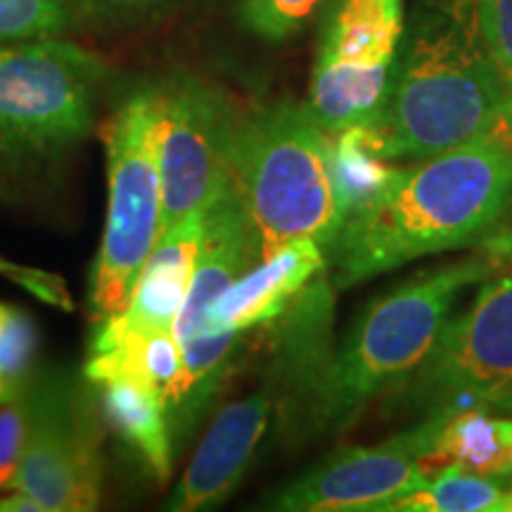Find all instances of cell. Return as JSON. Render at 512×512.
I'll use <instances>...</instances> for the list:
<instances>
[{
    "mask_svg": "<svg viewBox=\"0 0 512 512\" xmlns=\"http://www.w3.org/2000/svg\"><path fill=\"white\" fill-rule=\"evenodd\" d=\"M498 256H510V259H512V247H510V249H505V252H503V254H498Z\"/></svg>",
    "mask_w": 512,
    "mask_h": 512,
    "instance_id": "30",
    "label": "cell"
},
{
    "mask_svg": "<svg viewBox=\"0 0 512 512\" xmlns=\"http://www.w3.org/2000/svg\"><path fill=\"white\" fill-rule=\"evenodd\" d=\"M273 411L275 401L268 392L228 403L209 425L164 508L171 512H197L219 508L228 501L245 477L256 448L271 425Z\"/></svg>",
    "mask_w": 512,
    "mask_h": 512,
    "instance_id": "13",
    "label": "cell"
},
{
    "mask_svg": "<svg viewBox=\"0 0 512 512\" xmlns=\"http://www.w3.org/2000/svg\"><path fill=\"white\" fill-rule=\"evenodd\" d=\"M0 512H48V508L27 491L8 489L0 496Z\"/></svg>",
    "mask_w": 512,
    "mask_h": 512,
    "instance_id": "26",
    "label": "cell"
},
{
    "mask_svg": "<svg viewBox=\"0 0 512 512\" xmlns=\"http://www.w3.org/2000/svg\"><path fill=\"white\" fill-rule=\"evenodd\" d=\"M494 271L496 259L477 256L422 273L373 299L332 351L306 430H344L373 396L392 389L430 354L458 294Z\"/></svg>",
    "mask_w": 512,
    "mask_h": 512,
    "instance_id": "4",
    "label": "cell"
},
{
    "mask_svg": "<svg viewBox=\"0 0 512 512\" xmlns=\"http://www.w3.org/2000/svg\"><path fill=\"white\" fill-rule=\"evenodd\" d=\"M204 209L166 228L147 256L131 299L119 316L98 323L91 351L152 330H174L204 247Z\"/></svg>",
    "mask_w": 512,
    "mask_h": 512,
    "instance_id": "12",
    "label": "cell"
},
{
    "mask_svg": "<svg viewBox=\"0 0 512 512\" xmlns=\"http://www.w3.org/2000/svg\"><path fill=\"white\" fill-rule=\"evenodd\" d=\"M178 0H76V12L105 29H138L174 10Z\"/></svg>",
    "mask_w": 512,
    "mask_h": 512,
    "instance_id": "23",
    "label": "cell"
},
{
    "mask_svg": "<svg viewBox=\"0 0 512 512\" xmlns=\"http://www.w3.org/2000/svg\"><path fill=\"white\" fill-rule=\"evenodd\" d=\"M358 131L382 162L425 159L484 140L512 143L501 81L477 24L415 3L384 107Z\"/></svg>",
    "mask_w": 512,
    "mask_h": 512,
    "instance_id": "2",
    "label": "cell"
},
{
    "mask_svg": "<svg viewBox=\"0 0 512 512\" xmlns=\"http://www.w3.org/2000/svg\"><path fill=\"white\" fill-rule=\"evenodd\" d=\"M31 408H34L31 382L15 399L0 403V491H8L17 477L19 460L29 437Z\"/></svg>",
    "mask_w": 512,
    "mask_h": 512,
    "instance_id": "22",
    "label": "cell"
},
{
    "mask_svg": "<svg viewBox=\"0 0 512 512\" xmlns=\"http://www.w3.org/2000/svg\"><path fill=\"white\" fill-rule=\"evenodd\" d=\"M105 76L100 55L62 36L0 43V150L79 143L93 126Z\"/></svg>",
    "mask_w": 512,
    "mask_h": 512,
    "instance_id": "6",
    "label": "cell"
},
{
    "mask_svg": "<svg viewBox=\"0 0 512 512\" xmlns=\"http://www.w3.org/2000/svg\"><path fill=\"white\" fill-rule=\"evenodd\" d=\"M430 432V448L422 460L425 470L432 467L470 472L508 482L512 477V453L503 437V418L482 408H463L444 418L422 420ZM432 475V472H430Z\"/></svg>",
    "mask_w": 512,
    "mask_h": 512,
    "instance_id": "15",
    "label": "cell"
},
{
    "mask_svg": "<svg viewBox=\"0 0 512 512\" xmlns=\"http://www.w3.org/2000/svg\"><path fill=\"white\" fill-rule=\"evenodd\" d=\"M512 195V143L484 140L389 171L349 209L330 242L335 287L347 290L427 254L477 242Z\"/></svg>",
    "mask_w": 512,
    "mask_h": 512,
    "instance_id": "1",
    "label": "cell"
},
{
    "mask_svg": "<svg viewBox=\"0 0 512 512\" xmlns=\"http://www.w3.org/2000/svg\"><path fill=\"white\" fill-rule=\"evenodd\" d=\"M306 105L280 100L242 112L233 183L261 259L297 240L328 247L349 214L335 143Z\"/></svg>",
    "mask_w": 512,
    "mask_h": 512,
    "instance_id": "3",
    "label": "cell"
},
{
    "mask_svg": "<svg viewBox=\"0 0 512 512\" xmlns=\"http://www.w3.org/2000/svg\"><path fill=\"white\" fill-rule=\"evenodd\" d=\"M406 0H328L306 110L330 136L373 124L392 88Z\"/></svg>",
    "mask_w": 512,
    "mask_h": 512,
    "instance_id": "7",
    "label": "cell"
},
{
    "mask_svg": "<svg viewBox=\"0 0 512 512\" xmlns=\"http://www.w3.org/2000/svg\"><path fill=\"white\" fill-rule=\"evenodd\" d=\"M430 448L425 422L375 446L332 451L299 477L275 489L261 508L283 512H384L399 496L411 494L430 472L422 460Z\"/></svg>",
    "mask_w": 512,
    "mask_h": 512,
    "instance_id": "11",
    "label": "cell"
},
{
    "mask_svg": "<svg viewBox=\"0 0 512 512\" xmlns=\"http://www.w3.org/2000/svg\"><path fill=\"white\" fill-rule=\"evenodd\" d=\"M328 0H235L240 27L264 43H285L316 17Z\"/></svg>",
    "mask_w": 512,
    "mask_h": 512,
    "instance_id": "20",
    "label": "cell"
},
{
    "mask_svg": "<svg viewBox=\"0 0 512 512\" xmlns=\"http://www.w3.org/2000/svg\"><path fill=\"white\" fill-rule=\"evenodd\" d=\"M27 446L10 489L27 491L48 512H86L100 503V430L93 411L60 380L31 384Z\"/></svg>",
    "mask_w": 512,
    "mask_h": 512,
    "instance_id": "10",
    "label": "cell"
},
{
    "mask_svg": "<svg viewBox=\"0 0 512 512\" xmlns=\"http://www.w3.org/2000/svg\"><path fill=\"white\" fill-rule=\"evenodd\" d=\"M415 3L425 5V8L444 12V15L460 19V22H465V24H477L479 27L477 0H415Z\"/></svg>",
    "mask_w": 512,
    "mask_h": 512,
    "instance_id": "25",
    "label": "cell"
},
{
    "mask_svg": "<svg viewBox=\"0 0 512 512\" xmlns=\"http://www.w3.org/2000/svg\"><path fill=\"white\" fill-rule=\"evenodd\" d=\"M38 332L22 309L0 304V403L15 399L29 387Z\"/></svg>",
    "mask_w": 512,
    "mask_h": 512,
    "instance_id": "18",
    "label": "cell"
},
{
    "mask_svg": "<svg viewBox=\"0 0 512 512\" xmlns=\"http://www.w3.org/2000/svg\"><path fill=\"white\" fill-rule=\"evenodd\" d=\"M162 178L159 235L202 211L226 188L242 112L223 88L195 74L150 81Z\"/></svg>",
    "mask_w": 512,
    "mask_h": 512,
    "instance_id": "8",
    "label": "cell"
},
{
    "mask_svg": "<svg viewBox=\"0 0 512 512\" xmlns=\"http://www.w3.org/2000/svg\"><path fill=\"white\" fill-rule=\"evenodd\" d=\"M325 264L328 261H325L323 245H318L316 240H297L280 247L278 252L256 261L221 294L195 337L207 335V332L242 335V332L283 318L287 309L313 283V278L325 271Z\"/></svg>",
    "mask_w": 512,
    "mask_h": 512,
    "instance_id": "14",
    "label": "cell"
},
{
    "mask_svg": "<svg viewBox=\"0 0 512 512\" xmlns=\"http://www.w3.org/2000/svg\"><path fill=\"white\" fill-rule=\"evenodd\" d=\"M76 15V0H0V43L64 36Z\"/></svg>",
    "mask_w": 512,
    "mask_h": 512,
    "instance_id": "19",
    "label": "cell"
},
{
    "mask_svg": "<svg viewBox=\"0 0 512 512\" xmlns=\"http://www.w3.org/2000/svg\"><path fill=\"white\" fill-rule=\"evenodd\" d=\"M503 437H505V444H508L510 453H512V415H505V418H503Z\"/></svg>",
    "mask_w": 512,
    "mask_h": 512,
    "instance_id": "28",
    "label": "cell"
},
{
    "mask_svg": "<svg viewBox=\"0 0 512 512\" xmlns=\"http://www.w3.org/2000/svg\"><path fill=\"white\" fill-rule=\"evenodd\" d=\"M98 384L114 430L136 448L152 475L164 482L174 465V444L162 394L150 382L126 373L110 375Z\"/></svg>",
    "mask_w": 512,
    "mask_h": 512,
    "instance_id": "16",
    "label": "cell"
},
{
    "mask_svg": "<svg viewBox=\"0 0 512 512\" xmlns=\"http://www.w3.org/2000/svg\"><path fill=\"white\" fill-rule=\"evenodd\" d=\"M508 482L446 467L411 494L399 496L384 512H505Z\"/></svg>",
    "mask_w": 512,
    "mask_h": 512,
    "instance_id": "17",
    "label": "cell"
},
{
    "mask_svg": "<svg viewBox=\"0 0 512 512\" xmlns=\"http://www.w3.org/2000/svg\"><path fill=\"white\" fill-rule=\"evenodd\" d=\"M477 408H482V411L491 415H501V418L512 415V382L505 384L503 389H498L496 394H491L489 399H484Z\"/></svg>",
    "mask_w": 512,
    "mask_h": 512,
    "instance_id": "27",
    "label": "cell"
},
{
    "mask_svg": "<svg viewBox=\"0 0 512 512\" xmlns=\"http://www.w3.org/2000/svg\"><path fill=\"white\" fill-rule=\"evenodd\" d=\"M107 155V216L93 268L95 323L119 316L131 299L162 221L150 83L133 88L102 131Z\"/></svg>",
    "mask_w": 512,
    "mask_h": 512,
    "instance_id": "5",
    "label": "cell"
},
{
    "mask_svg": "<svg viewBox=\"0 0 512 512\" xmlns=\"http://www.w3.org/2000/svg\"><path fill=\"white\" fill-rule=\"evenodd\" d=\"M0 275L3 278H10L12 283H17L19 287L34 294V297L41 299L50 306H60L64 311H72L74 304L69 299L67 285L60 275L48 273V271H38V268H29L22 264H12V261L0 259Z\"/></svg>",
    "mask_w": 512,
    "mask_h": 512,
    "instance_id": "24",
    "label": "cell"
},
{
    "mask_svg": "<svg viewBox=\"0 0 512 512\" xmlns=\"http://www.w3.org/2000/svg\"><path fill=\"white\" fill-rule=\"evenodd\" d=\"M510 486H505V512H512V477L508 479Z\"/></svg>",
    "mask_w": 512,
    "mask_h": 512,
    "instance_id": "29",
    "label": "cell"
},
{
    "mask_svg": "<svg viewBox=\"0 0 512 512\" xmlns=\"http://www.w3.org/2000/svg\"><path fill=\"white\" fill-rule=\"evenodd\" d=\"M482 41L501 81L512 138V0H477Z\"/></svg>",
    "mask_w": 512,
    "mask_h": 512,
    "instance_id": "21",
    "label": "cell"
},
{
    "mask_svg": "<svg viewBox=\"0 0 512 512\" xmlns=\"http://www.w3.org/2000/svg\"><path fill=\"white\" fill-rule=\"evenodd\" d=\"M512 382V271L486 278L470 309L448 318L430 354L394 384L396 408L444 418Z\"/></svg>",
    "mask_w": 512,
    "mask_h": 512,
    "instance_id": "9",
    "label": "cell"
}]
</instances>
